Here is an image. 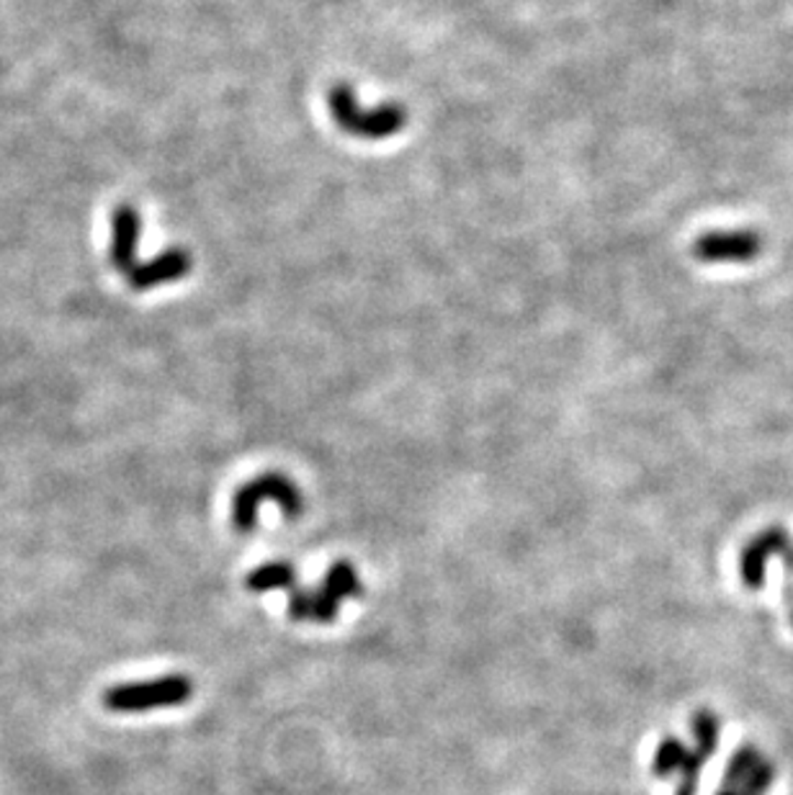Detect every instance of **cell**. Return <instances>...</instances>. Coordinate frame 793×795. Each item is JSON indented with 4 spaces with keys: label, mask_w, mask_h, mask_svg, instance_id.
I'll return each instance as SVG.
<instances>
[{
    "label": "cell",
    "mask_w": 793,
    "mask_h": 795,
    "mask_svg": "<svg viewBox=\"0 0 793 795\" xmlns=\"http://www.w3.org/2000/svg\"><path fill=\"white\" fill-rule=\"evenodd\" d=\"M328 111L338 129H343L351 137L368 142L395 137V134H399L407 126V119H410L405 106L397 101L382 103L376 106V109H364L356 88L345 80L335 82V86L328 90Z\"/></svg>",
    "instance_id": "1"
},
{
    "label": "cell",
    "mask_w": 793,
    "mask_h": 795,
    "mask_svg": "<svg viewBox=\"0 0 793 795\" xmlns=\"http://www.w3.org/2000/svg\"><path fill=\"white\" fill-rule=\"evenodd\" d=\"M194 680L186 675H165L145 683H124L103 691L101 703L111 714H147L157 708H176L191 700Z\"/></svg>",
    "instance_id": "2"
},
{
    "label": "cell",
    "mask_w": 793,
    "mask_h": 795,
    "mask_svg": "<svg viewBox=\"0 0 793 795\" xmlns=\"http://www.w3.org/2000/svg\"><path fill=\"white\" fill-rule=\"evenodd\" d=\"M263 503H276L286 518H299L305 510V497L289 476L266 472L243 484L232 499V522L238 530H253L258 526V507Z\"/></svg>",
    "instance_id": "3"
},
{
    "label": "cell",
    "mask_w": 793,
    "mask_h": 795,
    "mask_svg": "<svg viewBox=\"0 0 793 795\" xmlns=\"http://www.w3.org/2000/svg\"><path fill=\"white\" fill-rule=\"evenodd\" d=\"M783 556L785 566H789V577H793V539L789 530L783 528H768L762 530L758 539H752L742 549L739 556V574H742L745 587L760 589L766 582V566L768 559Z\"/></svg>",
    "instance_id": "4"
},
{
    "label": "cell",
    "mask_w": 793,
    "mask_h": 795,
    "mask_svg": "<svg viewBox=\"0 0 793 795\" xmlns=\"http://www.w3.org/2000/svg\"><path fill=\"white\" fill-rule=\"evenodd\" d=\"M140 232H142V217L137 209L130 207V203H122V207L113 209L109 261L124 278L140 265L137 261Z\"/></svg>",
    "instance_id": "5"
},
{
    "label": "cell",
    "mask_w": 793,
    "mask_h": 795,
    "mask_svg": "<svg viewBox=\"0 0 793 795\" xmlns=\"http://www.w3.org/2000/svg\"><path fill=\"white\" fill-rule=\"evenodd\" d=\"M194 268V257L184 247H170L161 253L153 261L140 263L137 268L126 276V284L132 286L134 291H153L163 284H176L180 278H186Z\"/></svg>",
    "instance_id": "6"
},
{
    "label": "cell",
    "mask_w": 793,
    "mask_h": 795,
    "mask_svg": "<svg viewBox=\"0 0 793 795\" xmlns=\"http://www.w3.org/2000/svg\"><path fill=\"white\" fill-rule=\"evenodd\" d=\"M698 261H752L760 253V238L755 232H712L696 240L693 247Z\"/></svg>",
    "instance_id": "7"
},
{
    "label": "cell",
    "mask_w": 793,
    "mask_h": 795,
    "mask_svg": "<svg viewBox=\"0 0 793 795\" xmlns=\"http://www.w3.org/2000/svg\"><path fill=\"white\" fill-rule=\"evenodd\" d=\"M294 566L286 562H274L263 564L258 570L247 574L245 587L253 589V593H266V589H289L297 585V577H294Z\"/></svg>",
    "instance_id": "8"
},
{
    "label": "cell",
    "mask_w": 793,
    "mask_h": 795,
    "mask_svg": "<svg viewBox=\"0 0 793 795\" xmlns=\"http://www.w3.org/2000/svg\"><path fill=\"white\" fill-rule=\"evenodd\" d=\"M762 760H766V757L760 754L758 747H752V744L739 747L737 752L731 754L727 770H724V785L722 787H727V791H737V787L745 783V777L750 775V772L758 768Z\"/></svg>",
    "instance_id": "9"
},
{
    "label": "cell",
    "mask_w": 793,
    "mask_h": 795,
    "mask_svg": "<svg viewBox=\"0 0 793 795\" xmlns=\"http://www.w3.org/2000/svg\"><path fill=\"white\" fill-rule=\"evenodd\" d=\"M328 587L332 595L338 597V600H345V597H359L361 595V579H359V572L353 570V566L349 562H335L328 570V574H324V585Z\"/></svg>",
    "instance_id": "10"
},
{
    "label": "cell",
    "mask_w": 793,
    "mask_h": 795,
    "mask_svg": "<svg viewBox=\"0 0 793 795\" xmlns=\"http://www.w3.org/2000/svg\"><path fill=\"white\" fill-rule=\"evenodd\" d=\"M691 749L683 744V741L675 739V737H664L660 741V747H657L654 752V762H652V770L657 777H668L672 775V772L680 770V764H683L685 754H689Z\"/></svg>",
    "instance_id": "11"
},
{
    "label": "cell",
    "mask_w": 793,
    "mask_h": 795,
    "mask_svg": "<svg viewBox=\"0 0 793 795\" xmlns=\"http://www.w3.org/2000/svg\"><path fill=\"white\" fill-rule=\"evenodd\" d=\"M712 760V754L701 752V749L696 747L693 752L685 754L683 764H680V785L675 795H696L698 791V777H701V770H704V764Z\"/></svg>",
    "instance_id": "12"
},
{
    "label": "cell",
    "mask_w": 793,
    "mask_h": 795,
    "mask_svg": "<svg viewBox=\"0 0 793 795\" xmlns=\"http://www.w3.org/2000/svg\"><path fill=\"white\" fill-rule=\"evenodd\" d=\"M693 733H696V747L701 752L714 757L716 747H719V718L712 710H698L693 716Z\"/></svg>",
    "instance_id": "13"
},
{
    "label": "cell",
    "mask_w": 793,
    "mask_h": 795,
    "mask_svg": "<svg viewBox=\"0 0 793 795\" xmlns=\"http://www.w3.org/2000/svg\"><path fill=\"white\" fill-rule=\"evenodd\" d=\"M773 777H775L773 764H770L768 760H762L758 768H755L750 775L745 777V783L739 785L735 793H739V795H768L770 787H773Z\"/></svg>",
    "instance_id": "14"
},
{
    "label": "cell",
    "mask_w": 793,
    "mask_h": 795,
    "mask_svg": "<svg viewBox=\"0 0 793 795\" xmlns=\"http://www.w3.org/2000/svg\"><path fill=\"white\" fill-rule=\"evenodd\" d=\"M716 795H739V793H735V791H727V787H722V791L716 793Z\"/></svg>",
    "instance_id": "15"
}]
</instances>
